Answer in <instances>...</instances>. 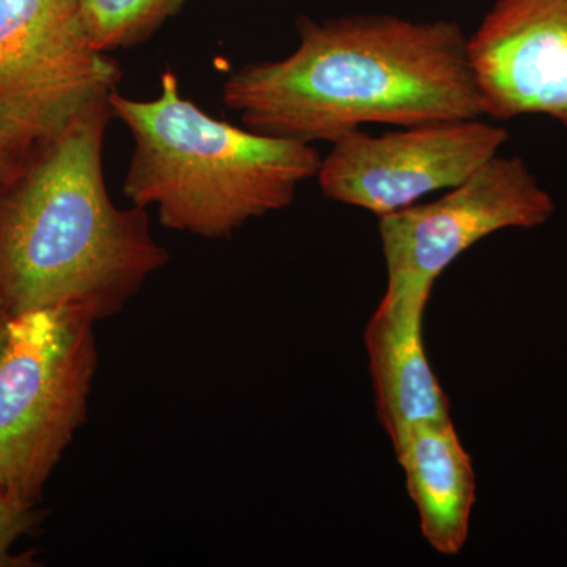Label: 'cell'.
Returning <instances> with one entry per match:
<instances>
[{
    "label": "cell",
    "mask_w": 567,
    "mask_h": 567,
    "mask_svg": "<svg viewBox=\"0 0 567 567\" xmlns=\"http://www.w3.org/2000/svg\"><path fill=\"white\" fill-rule=\"evenodd\" d=\"M298 47L227 78L223 102L245 126L312 144L368 123L483 118L468 37L454 21L354 14L298 21Z\"/></svg>",
    "instance_id": "cell-1"
},
{
    "label": "cell",
    "mask_w": 567,
    "mask_h": 567,
    "mask_svg": "<svg viewBox=\"0 0 567 567\" xmlns=\"http://www.w3.org/2000/svg\"><path fill=\"white\" fill-rule=\"evenodd\" d=\"M557 203L520 156L496 155L440 199L379 218L390 297L431 300L436 279L488 235L535 229Z\"/></svg>",
    "instance_id": "cell-5"
},
{
    "label": "cell",
    "mask_w": 567,
    "mask_h": 567,
    "mask_svg": "<svg viewBox=\"0 0 567 567\" xmlns=\"http://www.w3.org/2000/svg\"><path fill=\"white\" fill-rule=\"evenodd\" d=\"M7 323H9V317L0 311V347H2L3 338H6Z\"/></svg>",
    "instance_id": "cell-14"
},
{
    "label": "cell",
    "mask_w": 567,
    "mask_h": 567,
    "mask_svg": "<svg viewBox=\"0 0 567 567\" xmlns=\"http://www.w3.org/2000/svg\"><path fill=\"white\" fill-rule=\"evenodd\" d=\"M121 76L89 41L76 0H0V115L33 147Z\"/></svg>",
    "instance_id": "cell-6"
},
{
    "label": "cell",
    "mask_w": 567,
    "mask_h": 567,
    "mask_svg": "<svg viewBox=\"0 0 567 567\" xmlns=\"http://www.w3.org/2000/svg\"><path fill=\"white\" fill-rule=\"evenodd\" d=\"M429 301L385 295L364 331L377 416L393 447L417 425L447 420L450 402L423 344Z\"/></svg>",
    "instance_id": "cell-9"
},
{
    "label": "cell",
    "mask_w": 567,
    "mask_h": 567,
    "mask_svg": "<svg viewBox=\"0 0 567 567\" xmlns=\"http://www.w3.org/2000/svg\"><path fill=\"white\" fill-rule=\"evenodd\" d=\"M2 492H3V488H2V487H0V494H2Z\"/></svg>",
    "instance_id": "cell-15"
},
{
    "label": "cell",
    "mask_w": 567,
    "mask_h": 567,
    "mask_svg": "<svg viewBox=\"0 0 567 567\" xmlns=\"http://www.w3.org/2000/svg\"><path fill=\"white\" fill-rule=\"evenodd\" d=\"M37 503L11 492L0 494V567L37 565L32 551L11 554L14 544L40 524L41 513Z\"/></svg>",
    "instance_id": "cell-12"
},
{
    "label": "cell",
    "mask_w": 567,
    "mask_h": 567,
    "mask_svg": "<svg viewBox=\"0 0 567 567\" xmlns=\"http://www.w3.org/2000/svg\"><path fill=\"white\" fill-rule=\"evenodd\" d=\"M110 95L40 142L0 185V311L70 308L95 320L125 309L169 260L145 208L107 193Z\"/></svg>",
    "instance_id": "cell-2"
},
{
    "label": "cell",
    "mask_w": 567,
    "mask_h": 567,
    "mask_svg": "<svg viewBox=\"0 0 567 567\" xmlns=\"http://www.w3.org/2000/svg\"><path fill=\"white\" fill-rule=\"evenodd\" d=\"M507 140L506 128L483 118L401 126L380 136L357 130L331 144L316 178L328 199L382 218L462 185Z\"/></svg>",
    "instance_id": "cell-7"
},
{
    "label": "cell",
    "mask_w": 567,
    "mask_h": 567,
    "mask_svg": "<svg viewBox=\"0 0 567 567\" xmlns=\"http://www.w3.org/2000/svg\"><path fill=\"white\" fill-rule=\"evenodd\" d=\"M394 453L424 539L446 557L461 554L468 539L476 477L453 420L417 425Z\"/></svg>",
    "instance_id": "cell-10"
},
{
    "label": "cell",
    "mask_w": 567,
    "mask_h": 567,
    "mask_svg": "<svg viewBox=\"0 0 567 567\" xmlns=\"http://www.w3.org/2000/svg\"><path fill=\"white\" fill-rule=\"evenodd\" d=\"M35 147L0 115V185L18 169L25 156Z\"/></svg>",
    "instance_id": "cell-13"
},
{
    "label": "cell",
    "mask_w": 567,
    "mask_h": 567,
    "mask_svg": "<svg viewBox=\"0 0 567 567\" xmlns=\"http://www.w3.org/2000/svg\"><path fill=\"white\" fill-rule=\"evenodd\" d=\"M82 25L96 51L137 47L152 39L186 0H76Z\"/></svg>",
    "instance_id": "cell-11"
},
{
    "label": "cell",
    "mask_w": 567,
    "mask_h": 567,
    "mask_svg": "<svg viewBox=\"0 0 567 567\" xmlns=\"http://www.w3.org/2000/svg\"><path fill=\"white\" fill-rule=\"evenodd\" d=\"M111 114L134 141L123 194L155 207L162 226L207 240L230 237L251 219L293 204L298 186L319 174L312 144L257 133L216 118L181 91L167 70L156 99L110 93Z\"/></svg>",
    "instance_id": "cell-3"
},
{
    "label": "cell",
    "mask_w": 567,
    "mask_h": 567,
    "mask_svg": "<svg viewBox=\"0 0 567 567\" xmlns=\"http://www.w3.org/2000/svg\"><path fill=\"white\" fill-rule=\"evenodd\" d=\"M468 50L486 117L567 128V0H496Z\"/></svg>",
    "instance_id": "cell-8"
},
{
    "label": "cell",
    "mask_w": 567,
    "mask_h": 567,
    "mask_svg": "<svg viewBox=\"0 0 567 567\" xmlns=\"http://www.w3.org/2000/svg\"><path fill=\"white\" fill-rule=\"evenodd\" d=\"M95 320L70 308L37 309L7 323L0 347V487L39 502L87 420L99 368Z\"/></svg>",
    "instance_id": "cell-4"
}]
</instances>
